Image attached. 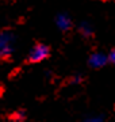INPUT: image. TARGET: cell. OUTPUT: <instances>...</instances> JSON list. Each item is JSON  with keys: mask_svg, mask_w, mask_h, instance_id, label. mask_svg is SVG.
<instances>
[{"mask_svg": "<svg viewBox=\"0 0 115 122\" xmlns=\"http://www.w3.org/2000/svg\"><path fill=\"white\" fill-rule=\"evenodd\" d=\"M14 44L15 37L10 31L0 33V58H7L14 52Z\"/></svg>", "mask_w": 115, "mask_h": 122, "instance_id": "obj_1", "label": "cell"}, {"mask_svg": "<svg viewBox=\"0 0 115 122\" xmlns=\"http://www.w3.org/2000/svg\"><path fill=\"white\" fill-rule=\"evenodd\" d=\"M50 54V49L49 46L43 44H37L35 46H33L29 53V57H27V61L31 62V64H35V62H41V61L46 60Z\"/></svg>", "mask_w": 115, "mask_h": 122, "instance_id": "obj_2", "label": "cell"}, {"mask_svg": "<svg viewBox=\"0 0 115 122\" xmlns=\"http://www.w3.org/2000/svg\"><path fill=\"white\" fill-rule=\"evenodd\" d=\"M57 26L61 30H68L71 27V19L67 15H58L57 16Z\"/></svg>", "mask_w": 115, "mask_h": 122, "instance_id": "obj_3", "label": "cell"}, {"mask_svg": "<svg viewBox=\"0 0 115 122\" xmlns=\"http://www.w3.org/2000/svg\"><path fill=\"white\" fill-rule=\"evenodd\" d=\"M14 118L16 121H22V119H24V113L23 111H16V113L14 114Z\"/></svg>", "mask_w": 115, "mask_h": 122, "instance_id": "obj_4", "label": "cell"}, {"mask_svg": "<svg viewBox=\"0 0 115 122\" xmlns=\"http://www.w3.org/2000/svg\"><path fill=\"white\" fill-rule=\"evenodd\" d=\"M110 61L115 64V49H112V52L110 53Z\"/></svg>", "mask_w": 115, "mask_h": 122, "instance_id": "obj_5", "label": "cell"}]
</instances>
